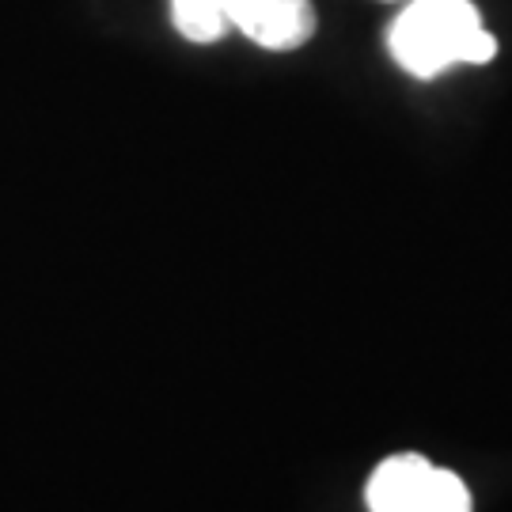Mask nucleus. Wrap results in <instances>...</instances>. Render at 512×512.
I'll return each mask as SVG.
<instances>
[{
    "label": "nucleus",
    "instance_id": "f257e3e1",
    "mask_svg": "<svg viewBox=\"0 0 512 512\" xmlns=\"http://www.w3.org/2000/svg\"><path fill=\"white\" fill-rule=\"evenodd\" d=\"M387 50L403 73L433 80L459 61H494L497 38L482 27V16L471 0H410L387 27Z\"/></svg>",
    "mask_w": 512,
    "mask_h": 512
},
{
    "label": "nucleus",
    "instance_id": "f03ea898",
    "mask_svg": "<svg viewBox=\"0 0 512 512\" xmlns=\"http://www.w3.org/2000/svg\"><path fill=\"white\" fill-rule=\"evenodd\" d=\"M372 512H471L463 478L421 456H391L368 478Z\"/></svg>",
    "mask_w": 512,
    "mask_h": 512
},
{
    "label": "nucleus",
    "instance_id": "7ed1b4c3",
    "mask_svg": "<svg viewBox=\"0 0 512 512\" xmlns=\"http://www.w3.org/2000/svg\"><path fill=\"white\" fill-rule=\"evenodd\" d=\"M228 23L262 50H300L315 35L311 0H228Z\"/></svg>",
    "mask_w": 512,
    "mask_h": 512
},
{
    "label": "nucleus",
    "instance_id": "20e7f679",
    "mask_svg": "<svg viewBox=\"0 0 512 512\" xmlns=\"http://www.w3.org/2000/svg\"><path fill=\"white\" fill-rule=\"evenodd\" d=\"M171 19L190 42H217L228 35V0H171Z\"/></svg>",
    "mask_w": 512,
    "mask_h": 512
}]
</instances>
